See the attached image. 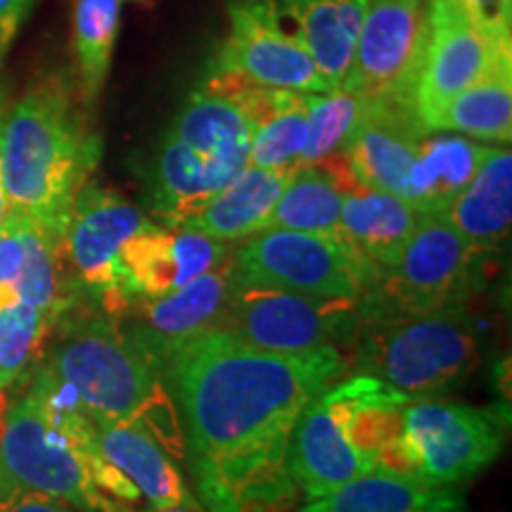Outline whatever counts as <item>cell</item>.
Segmentation results:
<instances>
[{"mask_svg":"<svg viewBox=\"0 0 512 512\" xmlns=\"http://www.w3.org/2000/svg\"><path fill=\"white\" fill-rule=\"evenodd\" d=\"M185 420L202 505L278 512L294 501L287 446L299 413L349 370L339 347L264 351L223 328L164 356Z\"/></svg>","mask_w":512,"mask_h":512,"instance_id":"6da1fadb","label":"cell"},{"mask_svg":"<svg viewBox=\"0 0 512 512\" xmlns=\"http://www.w3.org/2000/svg\"><path fill=\"white\" fill-rule=\"evenodd\" d=\"M67 76L46 74L5 110L0 176L8 214L62 242L72 204L102 157V138L88 124Z\"/></svg>","mask_w":512,"mask_h":512,"instance_id":"7a4b0ae2","label":"cell"},{"mask_svg":"<svg viewBox=\"0 0 512 512\" xmlns=\"http://www.w3.org/2000/svg\"><path fill=\"white\" fill-rule=\"evenodd\" d=\"M60 328L41 363L57 387L95 425L136 422L171 456H183V432L169 394L162 387V363L114 316L57 320Z\"/></svg>","mask_w":512,"mask_h":512,"instance_id":"3957f363","label":"cell"},{"mask_svg":"<svg viewBox=\"0 0 512 512\" xmlns=\"http://www.w3.org/2000/svg\"><path fill=\"white\" fill-rule=\"evenodd\" d=\"M110 477L112 467L95 441V422L38 366L5 418L0 494L36 491L81 512H126L105 496Z\"/></svg>","mask_w":512,"mask_h":512,"instance_id":"277c9868","label":"cell"},{"mask_svg":"<svg viewBox=\"0 0 512 512\" xmlns=\"http://www.w3.org/2000/svg\"><path fill=\"white\" fill-rule=\"evenodd\" d=\"M351 342L361 373L411 399L456 387L479 363L477 323L463 304L425 316L363 323Z\"/></svg>","mask_w":512,"mask_h":512,"instance_id":"5b68a950","label":"cell"},{"mask_svg":"<svg viewBox=\"0 0 512 512\" xmlns=\"http://www.w3.org/2000/svg\"><path fill=\"white\" fill-rule=\"evenodd\" d=\"M479 256L482 252L444 214H420L394 264L363 292V323L425 316L465 304Z\"/></svg>","mask_w":512,"mask_h":512,"instance_id":"8992f818","label":"cell"},{"mask_svg":"<svg viewBox=\"0 0 512 512\" xmlns=\"http://www.w3.org/2000/svg\"><path fill=\"white\" fill-rule=\"evenodd\" d=\"M432 38L425 0H368L344 91L370 110L418 119L415 91Z\"/></svg>","mask_w":512,"mask_h":512,"instance_id":"52a82bcc","label":"cell"},{"mask_svg":"<svg viewBox=\"0 0 512 512\" xmlns=\"http://www.w3.org/2000/svg\"><path fill=\"white\" fill-rule=\"evenodd\" d=\"M377 280L332 235L266 228L233 249L230 283L273 287L311 297L361 299Z\"/></svg>","mask_w":512,"mask_h":512,"instance_id":"ba28073f","label":"cell"},{"mask_svg":"<svg viewBox=\"0 0 512 512\" xmlns=\"http://www.w3.org/2000/svg\"><path fill=\"white\" fill-rule=\"evenodd\" d=\"M147 223L114 190L88 181L76 195L60 242L64 280L74 297H86L107 316H124L133 302L124 283V247Z\"/></svg>","mask_w":512,"mask_h":512,"instance_id":"9c48e42d","label":"cell"},{"mask_svg":"<svg viewBox=\"0 0 512 512\" xmlns=\"http://www.w3.org/2000/svg\"><path fill=\"white\" fill-rule=\"evenodd\" d=\"M361 299L311 297L273 287L230 283L219 328L264 351L337 347L361 328Z\"/></svg>","mask_w":512,"mask_h":512,"instance_id":"30bf717a","label":"cell"},{"mask_svg":"<svg viewBox=\"0 0 512 512\" xmlns=\"http://www.w3.org/2000/svg\"><path fill=\"white\" fill-rule=\"evenodd\" d=\"M508 418L496 408L448 401H408L403 441L411 448L418 479L456 486L486 470L501 456Z\"/></svg>","mask_w":512,"mask_h":512,"instance_id":"8fae6325","label":"cell"},{"mask_svg":"<svg viewBox=\"0 0 512 512\" xmlns=\"http://www.w3.org/2000/svg\"><path fill=\"white\" fill-rule=\"evenodd\" d=\"M211 69L280 91H330L311 55L285 27L275 0H230L228 34Z\"/></svg>","mask_w":512,"mask_h":512,"instance_id":"7c38bea8","label":"cell"},{"mask_svg":"<svg viewBox=\"0 0 512 512\" xmlns=\"http://www.w3.org/2000/svg\"><path fill=\"white\" fill-rule=\"evenodd\" d=\"M430 15L432 38L415 91V112L427 131L448 100L512 64V36L489 34L439 3H430Z\"/></svg>","mask_w":512,"mask_h":512,"instance_id":"4fadbf2b","label":"cell"},{"mask_svg":"<svg viewBox=\"0 0 512 512\" xmlns=\"http://www.w3.org/2000/svg\"><path fill=\"white\" fill-rule=\"evenodd\" d=\"M233 254L228 242L197 230L147 221L124 247V283L133 304L181 290Z\"/></svg>","mask_w":512,"mask_h":512,"instance_id":"5bb4252c","label":"cell"},{"mask_svg":"<svg viewBox=\"0 0 512 512\" xmlns=\"http://www.w3.org/2000/svg\"><path fill=\"white\" fill-rule=\"evenodd\" d=\"M230 266L233 254L181 290L133 304L128 311L136 313V323L128 330L162 363L176 344L219 328L230 292Z\"/></svg>","mask_w":512,"mask_h":512,"instance_id":"9a60e30c","label":"cell"},{"mask_svg":"<svg viewBox=\"0 0 512 512\" xmlns=\"http://www.w3.org/2000/svg\"><path fill=\"white\" fill-rule=\"evenodd\" d=\"M373 472L344 437L337 415L320 394L299 413L287 446V475L306 501L330 494L351 479Z\"/></svg>","mask_w":512,"mask_h":512,"instance_id":"2e32d148","label":"cell"},{"mask_svg":"<svg viewBox=\"0 0 512 512\" xmlns=\"http://www.w3.org/2000/svg\"><path fill=\"white\" fill-rule=\"evenodd\" d=\"M169 133L230 178H238L247 169L252 121L240 102L211 76L185 100Z\"/></svg>","mask_w":512,"mask_h":512,"instance_id":"e0dca14e","label":"cell"},{"mask_svg":"<svg viewBox=\"0 0 512 512\" xmlns=\"http://www.w3.org/2000/svg\"><path fill=\"white\" fill-rule=\"evenodd\" d=\"M418 216L420 211L392 192L356 183L344 192L335 238L380 278L406 245Z\"/></svg>","mask_w":512,"mask_h":512,"instance_id":"ac0fdd59","label":"cell"},{"mask_svg":"<svg viewBox=\"0 0 512 512\" xmlns=\"http://www.w3.org/2000/svg\"><path fill=\"white\" fill-rule=\"evenodd\" d=\"M100 456L143 498L145 508L202 505L190 494L171 453L136 422L95 425Z\"/></svg>","mask_w":512,"mask_h":512,"instance_id":"d6986e66","label":"cell"},{"mask_svg":"<svg viewBox=\"0 0 512 512\" xmlns=\"http://www.w3.org/2000/svg\"><path fill=\"white\" fill-rule=\"evenodd\" d=\"M330 91L347 79L368 0H275Z\"/></svg>","mask_w":512,"mask_h":512,"instance_id":"ffe728a7","label":"cell"},{"mask_svg":"<svg viewBox=\"0 0 512 512\" xmlns=\"http://www.w3.org/2000/svg\"><path fill=\"white\" fill-rule=\"evenodd\" d=\"M323 396L337 415L344 437L375 472L377 456L401 437L403 408L411 396L366 373L328 387Z\"/></svg>","mask_w":512,"mask_h":512,"instance_id":"44dd1931","label":"cell"},{"mask_svg":"<svg viewBox=\"0 0 512 512\" xmlns=\"http://www.w3.org/2000/svg\"><path fill=\"white\" fill-rule=\"evenodd\" d=\"M489 152L491 147L458 133H427L418 140L403 202L420 214H444L472 181Z\"/></svg>","mask_w":512,"mask_h":512,"instance_id":"7402d4cb","label":"cell"},{"mask_svg":"<svg viewBox=\"0 0 512 512\" xmlns=\"http://www.w3.org/2000/svg\"><path fill=\"white\" fill-rule=\"evenodd\" d=\"M358 181L342 152L313 164H299L287 178L266 228L299 230L335 238L344 192Z\"/></svg>","mask_w":512,"mask_h":512,"instance_id":"603a6c76","label":"cell"},{"mask_svg":"<svg viewBox=\"0 0 512 512\" xmlns=\"http://www.w3.org/2000/svg\"><path fill=\"white\" fill-rule=\"evenodd\" d=\"M458 486H434L413 477L368 472L330 494L306 501L299 512H465Z\"/></svg>","mask_w":512,"mask_h":512,"instance_id":"cb8c5ba5","label":"cell"},{"mask_svg":"<svg viewBox=\"0 0 512 512\" xmlns=\"http://www.w3.org/2000/svg\"><path fill=\"white\" fill-rule=\"evenodd\" d=\"M444 216L477 252L503 245L512 221V155L491 147L472 181L465 185Z\"/></svg>","mask_w":512,"mask_h":512,"instance_id":"d4e9b609","label":"cell"},{"mask_svg":"<svg viewBox=\"0 0 512 512\" xmlns=\"http://www.w3.org/2000/svg\"><path fill=\"white\" fill-rule=\"evenodd\" d=\"M294 169H259L247 164V169L211 197L207 207L185 221L183 228L221 242L247 240L249 235L266 230L268 216Z\"/></svg>","mask_w":512,"mask_h":512,"instance_id":"484cf974","label":"cell"},{"mask_svg":"<svg viewBox=\"0 0 512 512\" xmlns=\"http://www.w3.org/2000/svg\"><path fill=\"white\" fill-rule=\"evenodd\" d=\"M252 121L249 164L259 169H294L302 159L309 133V93L256 86L247 98Z\"/></svg>","mask_w":512,"mask_h":512,"instance_id":"4316f807","label":"cell"},{"mask_svg":"<svg viewBox=\"0 0 512 512\" xmlns=\"http://www.w3.org/2000/svg\"><path fill=\"white\" fill-rule=\"evenodd\" d=\"M230 181L235 178L204 162L188 145L166 133L157 159L155 211L171 228L183 226L200 214L211 197L219 195Z\"/></svg>","mask_w":512,"mask_h":512,"instance_id":"83f0119b","label":"cell"},{"mask_svg":"<svg viewBox=\"0 0 512 512\" xmlns=\"http://www.w3.org/2000/svg\"><path fill=\"white\" fill-rule=\"evenodd\" d=\"M430 131L510 143L512 138V64L494 69L475 86L451 98L430 121Z\"/></svg>","mask_w":512,"mask_h":512,"instance_id":"f1b7e54d","label":"cell"},{"mask_svg":"<svg viewBox=\"0 0 512 512\" xmlns=\"http://www.w3.org/2000/svg\"><path fill=\"white\" fill-rule=\"evenodd\" d=\"M121 27V0H74L76 91L93 105L105 88Z\"/></svg>","mask_w":512,"mask_h":512,"instance_id":"f546056e","label":"cell"},{"mask_svg":"<svg viewBox=\"0 0 512 512\" xmlns=\"http://www.w3.org/2000/svg\"><path fill=\"white\" fill-rule=\"evenodd\" d=\"M22 238V264L12 285L15 299L62 318L76 306V297L64 280L60 242L27 219H22Z\"/></svg>","mask_w":512,"mask_h":512,"instance_id":"4dcf8cb0","label":"cell"},{"mask_svg":"<svg viewBox=\"0 0 512 512\" xmlns=\"http://www.w3.org/2000/svg\"><path fill=\"white\" fill-rule=\"evenodd\" d=\"M57 320L53 313L19 299L0 306V389L27 373Z\"/></svg>","mask_w":512,"mask_h":512,"instance_id":"1f68e13d","label":"cell"},{"mask_svg":"<svg viewBox=\"0 0 512 512\" xmlns=\"http://www.w3.org/2000/svg\"><path fill=\"white\" fill-rule=\"evenodd\" d=\"M309 133L299 164H313L344 150L351 133L361 124L366 102L358 95L337 88L328 93H309Z\"/></svg>","mask_w":512,"mask_h":512,"instance_id":"d6a6232c","label":"cell"},{"mask_svg":"<svg viewBox=\"0 0 512 512\" xmlns=\"http://www.w3.org/2000/svg\"><path fill=\"white\" fill-rule=\"evenodd\" d=\"M475 27L496 36H512V0H432Z\"/></svg>","mask_w":512,"mask_h":512,"instance_id":"836d02e7","label":"cell"},{"mask_svg":"<svg viewBox=\"0 0 512 512\" xmlns=\"http://www.w3.org/2000/svg\"><path fill=\"white\" fill-rule=\"evenodd\" d=\"M22 252V219L8 214L0 223V306L15 299L12 285H15L19 264H22Z\"/></svg>","mask_w":512,"mask_h":512,"instance_id":"e575fe53","label":"cell"},{"mask_svg":"<svg viewBox=\"0 0 512 512\" xmlns=\"http://www.w3.org/2000/svg\"><path fill=\"white\" fill-rule=\"evenodd\" d=\"M36 0H0V62L10 53L12 43L24 27Z\"/></svg>","mask_w":512,"mask_h":512,"instance_id":"d590c367","label":"cell"},{"mask_svg":"<svg viewBox=\"0 0 512 512\" xmlns=\"http://www.w3.org/2000/svg\"><path fill=\"white\" fill-rule=\"evenodd\" d=\"M0 512H81L69 503L36 491H3Z\"/></svg>","mask_w":512,"mask_h":512,"instance_id":"8d00e7d4","label":"cell"},{"mask_svg":"<svg viewBox=\"0 0 512 512\" xmlns=\"http://www.w3.org/2000/svg\"><path fill=\"white\" fill-rule=\"evenodd\" d=\"M8 110V102H5V91L0 88V128H3V117ZM8 216V204H5V192H3V176H0V223Z\"/></svg>","mask_w":512,"mask_h":512,"instance_id":"74e56055","label":"cell"},{"mask_svg":"<svg viewBox=\"0 0 512 512\" xmlns=\"http://www.w3.org/2000/svg\"><path fill=\"white\" fill-rule=\"evenodd\" d=\"M136 512H204L202 505H174V508H145Z\"/></svg>","mask_w":512,"mask_h":512,"instance_id":"f35d334b","label":"cell"},{"mask_svg":"<svg viewBox=\"0 0 512 512\" xmlns=\"http://www.w3.org/2000/svg\"><path fill=\"white\" fill-rule=\"evenodd\" d=\"M8 394H5V389H0V437H3V430H5V418H8Z\"/></svg>","mask_w":512,"mask_h":512,"instance_id":"ab89813d","label":"cell"},{"mask_svg":"<svg viewBox=\"0 0 512 512\" xmlns=\"http://www.w3.org/2000/svg\"><path fill=\"white\" fill-rule=\"evenodd\" d=\"M136 3H150V0H136Z\"/></svg>","mask_w":512,"mask_h":512,"instance_id":"60d3db41","label":"cell"},{"mask_svg":"<svg viewBox=\"0 0 512 512\" xmlns=\"http://www.w3.org/2000/svg\"><path fill=\"white\" fill-rule=\"evenodd\" d=\"M425 3H432V0H425Z\"/></svg>","mask_w":512,"mask_h":512,"instance_id":"b9f144b4","label":"cell"}]
</instances>
